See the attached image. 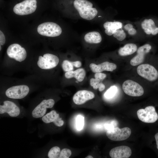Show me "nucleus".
Instances as JSON below:
<instances>
[{"label":"nucleus","mask_w":158,"mask_h":158,"mask_svg":"<svg viewBox=\"0 0 158 158\" xmlns=\"http://www.w3.org/2000/svg\"><path fill=\"white\" fill-rule=\"evenodd\" d=\"M72 4L80 16L85 19L92 20L97 14V11L93 7V3L88 0H74Z\"/></svg>","instance_id":"1"},{"label":"nucleus","mask_w":158,"mask_h":158,"mask_svg":"<svg viewBox=\"0 0 158 158\" xmlns=\"http://www.w3.org/2000/svg\"><path fill=\"white\" fill-rule=\"evenodd\" d=\"M37 31L40 34L43 36L55 37L61 35L62 29L59 25L54 23L46 22L39 25Z\"/></svg>","instance_id":"2"},{"label":"nucleus","mask_w":158,"mask_h":158,"mask_svg":"<svg viewBox=\"0 0 158 158\" xmlns=\"http://www.w3.org/2000/svg\"><path fill=\"white\" fill-rule=\"evenodd\" d=\"M36 0H25L16 4L14 7L13 11L19 15H25L34 12L37 8Z\"/></svg>","instance_id":"3"},{"label":"nucleus","mask_w":158,"mask_h":158,"mask_svg":"<svg viewBox=\"0 0 158 158\" xmlns=\"http://www.w3.org/2000/svg\"><path fill=\"white\" fill-rule=\"evenodd\" d=\"M131 134V129L127 127L122 128L118 127L113 128L107 130L106 132V135L109 139L116 141L126 140Z\"/></svg>","instance_id":"4"},{"label":"nucleus","mask_w":158,"mask_h":158,"mask_svg":"<svg viewBox=\"0 0 158 158\" xmlns=\"http://www.w3.org/2000/svg\"><path fill=\"white\" fill-rule=\"evenodd\" d=\"M137 71L140 76L150 81H155L158 78V72L157 69L153 66L148 64L139 65Z\"/></svg>","instance_id":"5"},{"label":"nucleus","mask_w":158,"mask_h":158,"mask_svg":"<svg viewBox=\"0 0 158 158\" xmlns=\"http://www.w3.org/2000/svg\"><path fill=\"white\" fill-rule=\"evenodd\" d=\"M138 118L142 121L145 123H153L158 119V115L154 107L148 106L145 109H140L137 111Z\"/></svg>","instance_id":"6"},{"label":"nucleus","mask_w":158,"mask_h":158,"mask_svg":"<svg viewBox=\"0 0 158 158\" xmlns=\"http://www.w3.org/2000/svg\"><path fill=\"white\" fill-rule=\"evenodd\" d=\"M122 88L125 94L131 96H140L144 93L142 86L137 82L131 80L124 81L122 84Z\"/></svg>","instance_id":"7"},{"label":"nucleus","mask_w":158,"mask_h":158,"mask_svg":"<svg viewBox=\"0 0 158 158\" xmlns=\"http://www.w3.org/2000/svg\"><path fill=\"white\" fill-rule=\"evenodd\" d=\"M59 59L56 55L47 53L40 56L37 62L38 66L44 69H49L56 67L59 62Z\"/></svg>","instance_id":"8"},{"label":"nucleus","mask_w":158,"mask_h":158,"mask_svg":"<svg viewBox=\"0 0 158 158\" xmlns=\"http://www.w3.org/2000/svg\"><path fill=\"white\" fill-rule=\"evenodd\" d=\"M6 52L10 58L19 62L24 60L27 56L25 48L18 44H13L10 45L7 49Z\"/></svg>","instance_id":"9"},{"label":"nucleus","mask_w":158,"mask_h":158,"mask_svg":"<svg viewBox=\"0 0 158 158\" xmlns=\"http://www.w3.org/2000/svg\"><path fill=\"white\" fill-rule=\"evenodd\" d=\"M29 88L25 85H20L11 87L6 91L5 94L8 98L15 99H21L25 97L28 94Z\"/></svg>","instance_id":"10"},{"label":"nucleus","mask_w":158,"mask_h":158,"mask_svg":"<svg viewBox=\"0 0 158 158\" xmlns=\"http://www.w3.org/2000/svg\"><path fill=\"white\" fill-rule=\"evenodd\" d=\"M55 103L52 99H44L37 106L32 113L33 117L38 118L43 117L45 114L47 108H52Z\"/></svg>","instance_id":"11"},{"label":"nucleus","mask_w":158,"mask_h":158,"mask_svg":"<svg viewBox=\"0 0 158 158\" xmlns=\"http://www.w3.org/2000/svg\"><path fill=\"white\" fill-rule=\"evenodd\" d=\"M152 47L149 44H145L139 47L137 49V54L130 61V63L132 66H135L142 63L146 54L149 52Z\"/></svg>","instance_id":"12"},{"label":"nucleus","mask_w":158,"mask_h":158,"mask_svg":"<svg viewBox=\"0 0 158 158\" xmlns=\"http://www.w3.org/2000/svg\"><path fill=\"white\" fill-rule=\"evenodd\" d=\"M20 112L19 108L13 102L9 101H5L2 105H0V114L7 113L12 117L18 116Z\"/></svg>","instance_id":"13"},{"label":"nucleus","mask_w":158,"mask_h":158,"mask_svg":"<svg viewBox=\"0 0 158 158\" xmlns=\"http://www.w3.org/2000/svg\"><path fill=\"white\" fill-rule=\"evenodd\" d=\"M131 150L129 147L120 146L112 148L109 152L112 158H128L131 154Z\"/></svg>","instance_id":"14"},{"label":"nucleus","mask_w":158,"mask_h":158,"mask_svg":"<svg viewBox=\"0 0 158 158\" xmlns=\"http://www.w3.org/2000/svg\"><path fill=\"white\" fill-rule=\"evenodd\" d=\"M95 97L94 94L90 91L80 90L77 92L74 95L73 99L75 104L81 105L89 100L93 99Z\"/></svg>","instance_id":"15"},{"label":"nucleus","mask_w":158,"mask_h":158,"mask_svg":"<svg viewBox=\"0 0 158 158\" xmlns=\"http://www.w3.org/2000/svg\"><path fill=\"white\" fill-rule=\"evenodd\" d=\"M89 67L93 72L96 73L104 71H112L116 68L117 66L114 63L105 61L98 65L91 63L90 64Z\"/></svg>","instance_id":"16"},{"label":"nucleus","mask_w":158,"mask_h":158,"mask_svg":"<svg viewBox=\"0 0 158 158\" xmlns=\"http://www.w3.org/2000/svg\"><path fill=\"white\" fill-rule=\"evenodd\" d=\"M141 26L145 33L147 35H155L158 33V27L151 19H145L141 24Z\"/></svg>","instance_id":"17"},{"label":"nucleus","mask_w":158,"mask_h":158,"mask_svg":"<svg viewBox=\"0 0 158 158\" xmlns=\"http://www.w3.org/2000/svg\"><path fill=\"white\" fill-rule=\"evenodd\" d=\"M122 23L119 21L107 22L103 25L105 33L109 36L113 35L116 30L122 28Z\"/></svg>","instance_id":"18"},{"label":"nucleus","mask_w":158,"mask_h":158,"mask_svg":"<svg viewBox=\"0 0 158 158\" xmlns=\"http://www.w3.org/2000/svg\"><path fill=\"white\" fill-rule=\"evenodd\" d=\"M86 75V72L83 68H80L75 71H71L66 72L65 77L67 79L74 78L78 81L81 82L84 79Z\"/></svg>","instance_id":"19"},{"label":"nucleus","mask_w":158,"mask_h":158,"mask_svg":"<svg viewBox=\"0 0 158 158\" xmlns=\"http://www.w3.org/2000/svg\"><path fill=\"white\" fill-rule=\"evenodd\" d=\"M137 46L135 44L128 43L120 48L118 53L120 56H126L133 54L137 51Z\"/></svg>","instance_id":"20"},{"label":"nucleus","mask_w":158,"mask_h":158,"mask_svg":"<svg viewBox=\"0 0 158 158\" xmlns=\"http://www.w3.org/2000/svg\"><path fill=\"white\" fill-rule=\"evenodd\" d=\"M85 41L89 43L98 44L102 40V37L100 34L96 31L89 32L85 34L84 36Z\"/></svg>","instance_id":"21"},{"label":"nucleus","mask_w":158,"mask_h":158,"mask_svg":"<svg viewBox=\"0 0 158 158\" xmlns=\"http://www.w3.org/2000/svg\"><path fill=\"white\" fill-rule=\"evenodd\" d=\"M59 116V115L55 110H52L44 115L42 118V121L46 123L54 122Z\"/></svg>","instance_id":"22"},{"label":"nucleus","mask_w":158,"mask_h":158,"mask_svg":"<svg viewBox=\"0 0 158 158\" xmlns=\"http://www.w3.org/2000/svg\"><path fill=\"white\" fill-rule=\"evenodd\" d=\"M74 66V61H71L68 60H64L61 64L63 70L64 71L66 72L73 71Z\"/></svg>","instance_id":"23"},{"label":"nucleus","mask_w":158,"mask_h":158,"mask_svg":"<svg viewBox=\"0 0 158 158\" xmlns=\"http://www.w3.org/2000/svg\"><path fill=\"white\" fill-rule=\"evenodd\" d=\"M60 152V148L57 146H54L52 147L49 151L48 156L49 158H59Z\"/></svg>","instance_id":"24"},{"label":"nucleus","mask_w":158,"mask_h":158,"mask_svg":"<svg viewBox=\"0 0 158 158\" xmlns=\"http://www.w3.org/2000/svg\"><path fill=\"white\" fill-rule=\"evenodd\" d=\"M117 91V87L115 85L111 86L105 92L104 97L107 98L109 99L113 97L115 95Z\"/></svg>","instance_id":"25"},{"label":"nucleus","mask_w":158,"mask_h":158,"mask_svg":"<svg viewBox=\"0 0 158 158\" xmlns=\"http://www.w3.org/2000/svg\"><path fill=\"white\" fill-rule=\"evenodd\" d=\"M114 37L119 41L124 40L126 37V33L123 30H118L113 34Z\"/></svg>","instance_id":"26"},{"label":"nucleus","mask_w":158,"mask_h":158,"mask_svg":"<svg viewBox=\"0 0 158 158\" xmlns=\"http://www.w3.org/2000/svg\"><path fill=\"white\" fill-rule=\"evenodd\" d=\"M84 125V117L80 115H78L76 118V127L78 130H82Z\"/></svg>","instance_id":"27"},{"label":"nucleus","mask_w":158,"mask_h":158,"mask_svg":"<svg viewBox=\"0 0 158 158\" xmlns=\"http://www.w3.org/2000/svg\"><path fill=\"white\" fill-rule=\"evenodd\" d=\"M71 150L67 148H64L60 152L59 158H69L71 154Z\"/></svg>","instance_id":"28"},{"label":"nucleus","mask_w":158,"mask_h":158,"mask_svg":"<svg viewBox=\"0 0 158 158\" xmlns=\"http://www.w3.org/2000/svg\"><path fill=\"white\" fill-rule=\"evenodd\" d=\"M92 87L95 90L98 89L100 92L103 91L105 88V85L102 82L95 84L93 85Z\"/></svg>","instance_id":"29"},{"label":"nucleus","mask_w":158,"mask_h":158,"mask_svg":"<svg viewBox=\"0 0 158 158\" xmlns=\"http://www.w3.org/2000/svg\"><path fill=\"white\" fill-rule=\"evenodd\" d=\"M55 125L58 127H61L63 124L64 122L61 118L59 116L53 122Z\"/></svg>","instance_id":"30"},{"label":"nucleus","mask_w":158,"mask_h":158,"mask_svg":"<svg viewBox=\"0 0 158 158\" xmlns=\"http://www.w3.org/2000/svg\"><path fill=\"white\" fill-rule=\"evenodd\" d=\"M106 75L101 72L95 73L94 75L95 78L100 79L102 81L106 77Z\"/></svg>","instance_id":"31"},{"label":"nucleus","mask_w":158,"mask_h":158,"mask_svg":"<svg viewBox=\"0 0 158 158\" xmlns=\"http://www.w3.org/2000/svg\"><path fill=\"white\" fill-rule=\"evenodd\" d=\"M5 38L4 34L3 32L0 31V45H3L5 42Z\"/></svg>","instance_id":"32"},{"label":"nucleus","mask_w":158,"mask_h":158,"mask_svg":"<svg viewBox=\"0 0 158 158\" xmlns=\"http://www.w3.org/2000/svg\"><path fill=\"white\" fill-rule=\"evenodd\" d=\"M137 32L136 30L133 28L130 29L128 31V34L130 35H135Z\"/></svg>","instance_id":"33"},{"label":"nucleus","mask_w":158,"mask_h":158,"mask_svg":"<svg viewBox=\"0 0 158 158\" xmlns=\"http://www.w3.org/2000/svg\"><path fill=\"white\" fill-rule=\"evenodd\" d=\"M133 28V25L130 23L127 24L124 27V28L125 30L128 31Z\"/></svg>","instance_id":"34"},{"label":"nucleus","mask_w":158,"mask_h":158,"mask_svg":"<svg viewBox=\"0 0 158 158\" xmlns=\"http://www.w3.org/2000/svg\"><path fill=\"white\" fill-rule=\"evenodd\" d=\"M154 137L156 142L157 148L158 150V133H157L155 134Z\"/></svg>","instance_id":"35"},{"label":"nucleus","mask_w":158,"mask_h":158,"mask_svg":"<svg viewBox=\"0 0 158 158\" xmlns=\"http://www.w3.org/2000/svg\"><path fill=\"white\" fill-rule=\"evenodd\" d=\"M86 158H93V157L91 155H88L85 157Z\"/></svg>","instance_id":"36"},{"label":"nucleus","mask_w":158,"mask_h":158,"mask_svg":"<svg viewBox=\"0 0 158 158\" xmlns=\"http://www.w3.org/2000/svg\"><path fill=\"white\" fill-rule=\"evenodd\" d=\"M1 45H0V51L1 50Z\"/></svg>","instance_id":"37"}]
</instances>
